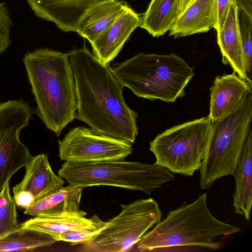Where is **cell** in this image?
<instances>
[{
  "label": "cell",
  "mask_w": 252,
  "mask_h": 252,
  "mask_svg": "<svg viewBox=\"0 0 252 252\" xmlns=\"http://www.w3.org/2000/svg\"><path fill=\"white\" fill-rule=\"evenodd\" d=\"M68 54L76 87L75 119L98 134L134 143L138 134V114L126 103L124 87L111 67L101 63L85 44Z\"/></svg>",
  "instance_id": "1"
},
{
  "label": "cell",
  "mask_w": 252,
  "mask_h": 252,
  "mask_svg": "<svg viewBox=\"0 0 252 252\" xmlns=\"http://www.w3.org/2000/svg\"><path fill=\"white\" fill-rule=\"evenodd\" d=\"M24 63L37 107L35 113L59 136L75 119L77 96L68 53L47 48L25 55Z\"/></svg>",
  "instance_id": "2"
},
{
  "label": "cell",
  "mask_w": 252,
  "mask_h": 252,
  "mask_svg": "<svg viewBox=\"0 0 252 252\" xmlns=\"http://www.w3.org/2000/svg\"><path fill=\"white\" fill-rule=\"evenodd\" d=\"M207 197V193H204L193 202L185 201L170 211L137 242V250L154 251L179 247L218 249L220 243L214 241L215 238L241 230L216 218L208 207Z\"/></svg>",
  "instance_id": "3"
},
{
  "label": "cell",
  "mask_w": 252,
  "mask_h": 252,
  "mask_svg": "<svg viewBox=\"0 0 252 252\" xmlns=\"http://www.w3.org/2000/svg\"><path fill=\"white\" fill-rule=\"evenodd\" d=\"M111 68L120 84L137 96L167 103L185 95L194 75L193 68L174 54L139 53Z\"/></svg>",
  "instance_id": "4"
},
{
  "label": "cell",
  "mask_w": 252,
  "mask_h": 252,
  "mask_svg": "<svg viewBox=\"0 0 252 252\" xmlns=\"http://www.w3.org/2000/svg\"><path fill=\"white\" fill-rule=\"evenodd\" d=\"M58 175L69 185L82 187L110 186L141 190L150 195L174 180L167 169L156 165L124 160L64 162Z\"/></svg>",
  "instance_id": "5"
},
{
  "label": "cell",
  "mask_w": 252,
  "mask_h": 252,
  "mask_svg": "<svg viewBox=\"0 0 252 252\" xmlns=\"http://www.w3.org/2000/svg\"><path fill=\"white\" fill-rule=\"evenodd\" d=\"M252 120V92L230 113L211 122L208 149L200 170V186L209 189L218 179L233 175Z\"/></svg>",
  "instance_id": "6"
},
{
  "label": "cell",
  "mask_w": 252,
  "mask_h": 252,
  "mask_svg": "<svg viewBox=\"0 0 252 252\" xmlns=\"http://www.w3.org/2000/svg\"><path fill=\"white\" fill-rule=\"evenodd\" d=\"M211 120L204 117L175 126L150 143L154 164L171 173L191 176L199 170L211 135Z\"/></svg>",
  "instance_id": "7"
},
{
  "label": "cell",
  "mask_w": 252,
  "mask_h": 252,
  "mask_svg": "<svg viewBox=\"0 0 252 252\" xmlns=\"http://www.w3.org/2000/svg\"><path fill=\"white\" fill-rule=\"evenodd\" d=\"M122 211L106 222L103 229L81 251L89 252H123L130 251L161 220V211L153 198L140 199L121 204Z\"/></svg>",
  "instance_id": "8"
},
{
  "label": "cell",
  "mask_w": 252,
  "mask_h": 252,
  "mask_svg": "<svg viewBox=\"0 0 252 252\" xmlns=\"http://www.w3.org/2000/svg\"><path fill=\"white\" fill-rule=\"evenodd\" d=\"M32 113L29 104L22 100L0 103V191L32 157L19 139L21 129L28 125Z\"/></svg>",
  "instance_id": "9"
},
{
  "label": "cell",
  "mask_w": 252,
  "mask_h": 252,
  "mask_svg": "<svg viewBox=\"0 0 252 252\" xmlns=\"http://www.w3.org/2000/svg\"><path fill=\"white\" fill-rule=\"evenodd\" d=\"M59 157L66 162H97L124 160L132 152L131 143L78 126L59 140Z\"/></svg>",
  "instance_id": "10"
},
{
  "label": "cell",
  "mask_w": 252,
  "mask_h": 252,
  "mask_svg": "<svg viewBox=\"0 0 252 252\" xmlns=\"http://www.w3.org/2000/svg\"><path fill=\"white\" fill-rule=\"evenodd\" d=\"M140 23L139 15L127 5L113 22L90 43L93 55L101 63L109 65Z\"/></svg>",
  "instance_id": "11"
},
{
  "label": "cell",
  "mask_w": 252,
  "mask_h": 252,
  "mask_svg": "<svg viewBox=\"0 0 252 252\" xmlns=\"http://www.w3.org/2000/svg\"><path fill=\"white\" fill-rule=\"evenodd\" d=\"M252 84L239 77L235 71L216 77L210 90L209 117L217 121L234 111L252 90Z\"/></svg>",
  "instance_id": "12"
},
{
  "label": "cell",
  "mask_w": 252,
  "mask_h": 252,
  "mask_svg": "<svg viewBox=\"0 0 252 252\" xmlns=\"http://www.w3.org/2000/svg\"><path fill=\"white\" fill-rule=\"evenodd\" d=\"M38 18L65 32L76 31L86 11L99 0H26Z\"/></svg>",
  "instance_id": "13"
},
{
  "label": "cell",
  "mask_w": 252,
  "mask_h": 252,
  "mask_svg": "<svg viewBox=\"0 0 252 252\" xmlns=\"http://www.w3.org/2000/svg\"><path fill=\"white\" fill-rule=\"evenodd\" d=\"M217 38L223 64L230 65L239 77L252 84L245 69L238 8L234 0L222 28L217 32Z\"/></svg>",
  "instance_id": "14"
},
{
  "label": "cell",
  "mask_w": 252,
  "mask_h": 252,
  "mask_svg": "<svg viewBox=\"0 0 252 252\" xmlns=\"http://www.w3.org/2000/svg\"><path fill=\"white\" fill-rule=\"evenodd\" d=\"M217 0H192L180 14L169 35L179 38L206 32L215 28Z\"/></svg>",
  "instance_id": "15"
},
{
  "label": "cell",
  "mask_w": 252,
  "mask_h": 252,
  "mask_svg": "<svg viewBox=\"0 0 252 252\" xmlns=\"http://www.w3.org/2000/svg\"><path fill=\"white\" fill-rule=\"evenodd\" d=\"M25 168L23 179L13 188V192L27 191L34 197L35 201L49 191L63 187L64 184L63 178L53 172L45 154L32 157L25 165Z\"/></svg>",
  "instance_id": "16"
},
{
  "label": "cell",
  "mask_w": 252,
  "mask_h": 252,
  "mask_svg": "<svg viewBox=\"0 0 252 252\" xmlns=\"http://www.w3.org/2000/svg\"><path fill=\"white\" fill-rule=\"evenodd\" d=\"M235 189L233 206L235 212L250 220L252 204V129H250L234 174Z\"/></svg>",
  "instance_id": "17"
},
{
  "label": "cell",
  "mask_w": 252,
  "mask_h": 252,
  "mask_svg": "<svg viewBox=\"0 0 252 252\" xmlns=\"http://www.w3.org/2000/svg\"><path fill=\"white\" fill-rule=\"evenodd\" d=\"M127 4L119 0H99L81 18L75 32L92 42L108 28Z\"/></svg>",
  "instance_id": "18"
},
{
  "label": "cell",
  "mask_w": 252,
  "mask_h": 252,
  "mask_svg": "<svg viewBox=\"0 0 252 252\" xmlns=\"http://www.w3.org/2000/svg\"><path fill=\"white\" fill-rule=\"evenodd\" d=\"M86 212L79 210L76 212H63L34 217L20 225L52 236L56 241L62 233L81 228L91 224L93 218H85Z\"/></svg>",
  "instance_id": "19"
},
{
  "label": "cell",
  "mask_w": 252,
  "mask_h": 252,
  "mask_svg": "<svg viewBox=\"0 0 252 252\" xmlns=\"http://www.w3.org/2000/svg\"><path fill=\"white\" fill-rule=\"evenodd\" d=\"M84 188L69 185L53 189L35 200L25 209L24 214L37 216L63 212L78 211Z\"/></svg>",
  "instance_id": "20"
},
{
  "label": "cell",
  "mask_w": 252,
  "mask_h": 252,
  "mask_svg": "<svg viewBox=\"0 0 252 252\" xmlns=\"http://www.w3.org/2000/svg\"><path fill=\"white\" fill-rule=\"evenodd\" d=\"M182 0H151L140 27L154 37L169 31L180 15Z\"/></svg>",
  "instance_id": "21"
},
{
  "label": "cell",
  "mask_w": 252,
  "mask_h": 252,
  "mask_svg": "<svg viewBox=\"0 0 252 252\" xmlns=\"http://www.w3.org/2000/svg\"><path fill=\"white\" fill-rule=\"evenodd\" d=\"M56 242L47 234L20 225L17 230L0 236V252L32 251Z\"/></svg>",
  "instance_id": "22"
},
{
  "label": "cell",
  "mask_w": 252,
  "mask_h": 252,
  "mask_svg": "<svg viewBox=\"0 0 252 252\" xmlns=\"http://www.w3.org/2000/svg\"><path fill=\"white\" fill-rule=\"evenodd\" d=\"M17 217L16 204L11 196L8 182L0 191V236L20 227Z\"/></svg>",
  "instance_id": "23"
},
{
  "label": "cell",
  "mask_w": 252,
  "mask_h": 252,
  "mask_svg": "<svg viewBox=\"0 0 252 252\" xmlns=\"http://www.w3.org/2000/svg\"><path fill=\"white\" fill-rule=\"evenodd\" d=\"M238 17L245 69L248 78L252 80V16L244 10L238 9Z\"/></svg>",
  "instance_id": "24"
},
{
  "label": "cell",
  "mask_w": 252,
  "mask_h": 252,
  "mask_svg": "<svg viewBox=\"0 0 252 252\" xmlns=\"http://www.w3.org/2000/svg\"><path fill=\"white\" fill-rule=\"evenodd\" d=\"M91 224L74 230L68 231L61 234L58 241H62L70 243L72 245L83 244L93 238L98 234L106 224L97 216L92 217Z\"/></svg>",
  "instance_id": "25"
},
{
  "label": "cell",
  "mask_w": 252,
  "mask_h": 252,
  "mask_svg": "<svg viewBox=\"0 0 252 252\" xmlns=\"http://www.w3.org/2000/svg\"><path fill=\"white\" fill-rule=\"evenodd\" d=\"M12 25L7 7L5 3L0 0V54L9 46L10 29Z\"/></svg>",
  "instance_id": "26"
},
{
  "label": "cell",
  "mask_w": 252,
  "mask_h": 252,
  "mask_svg": "<svg viewBox=\"0 0 252 252\" xmlns=\"http://www.w3.org/2000/svg\"><path fill=\"white\" fill-rule=\"evenodd\" d=\"M233 0H217V21L215 29L219 31L222 27Z\"/></svg>",
  "instance_id": "27"
},
{
  "label": "cell",
  "mask_w": 252,
  "mask_h": 252,
  "mask_svg": "<svg viewBox=\"0 0 252 252\" xmlns=\"http://www.w3.org/2000/svg\"><path fill=\"white\" fill-rule=\"evenodd\" d=\"M13 199L16 205L25 209L31 206L34 201V197L30 193L24 190L13 192Z\"/></svg>",
  "instance_id": "28"
},
{
  "label": "cell",
  "mask_w": 252,
  "mask_h": 252,
  "mask_svg": "<svg viewBox=\"0 0 252 252\" xmlns=\"http://www.w3.org/2000/svg\"><path fill=\"white\" fill-rule=\"evenodd\" d=\"M238 9L244 10L252 16V0H234Z\"/></svg>",
  "instance_id": "29"
},
{
  "label": "cell",
  "mask_w": 252,
  "mask_h": 252,
  "mask_svg": "<svg viewBox=\"0 0 252 252\" xmlns=\"http://www.w3.org/2000/svg\"><path fill=\"white\" fill-rule=\"evenodd\" d=\"M192 0H182L180 14L185 10Z\"/></svg>",
  "instance_id": "30"
}]
</instances>
